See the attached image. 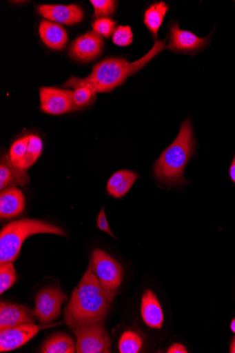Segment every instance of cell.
Returning <instances> with one entry per match:
<instances>
[{
	"label": "cell",
	"mask_w": 235,
	"mask_h": 353,
	"mask_svg": "<svg viewBox=\"0 0 235 353\" xmlns=\"http://www.w3.org/2000/svg\"><path fill=\"white\" fill-rule=\"evenodd\" d=\"M35 324H25L0 331V352L11 351L25 345L40 332Z\"/></svg>",
	"instance_id": "obj_13"
},
{
	"label": "cell",
	"mask_w": 235,
	"mask_h": 353,
	"mask_svg": "<svg viewBox=\"0 0 235 353\" xmlns=\"http://www.w3.org/2000/svg\"><path fill=\"white\" fill-rule=\"evenodd\" d=\"M196 141L190 118L181 124L176 140L166 148L153 167L156 179L167 188H183L190 180L185 178V170L195 152Z\"/></svg>",
	"instance_id": "obj_3"
},
{
	"label": "cell",
	"mask_w": 235,
	"mask_h": 353,
	"mask_svg": "<svg viewBox=\"0 0 235 353\" xmlns=\"http://www.w3.org/2000/svg\"><path fill=\"white\" fill-rule=\"evenodd\" d=\"M229 175L230 179L235 185V156L233 158L232 164L229 167Z\"/></svg>",
	"instance_id": "obj_30"
},
{
	"label": "cell",
	"mask_w": 235,
	"mask_h": 353,
	"mask_svg": "<svg viewBox=\"0 0 235 353\" xmlns=\"http://www.w3.org/2000/svg\"><path fill=\"white\" fill-rule=\"evenodd\" d=\"M167 38L156 41L151 50L140 59L129 62L124 58L111 57L99 61L92 67V72L85 78L72 77L63 85L76 88L88 85L96 93L110 92L125 83L126 79L144 68L147 64L165 49Z\"/></svg>",
	"instance_id": "obj_2"
},
{
	"label": "cell",
	"mask_w": 235,
	"mask_h": 353,
	"mask_svg": "<svg viewBox=\"0 0 235 353\" xmlns=\"http://www.w3.org/2000/svg\"><path fill=\"white\" fill-rule=\"evenodd\" d=\"M167 353H187L188 350L185 345L181 343H176L172 345L169 350H167Z\"/></svg>",
	"instance_id": "obj_29"
},
{
	"label": "cell",
	"mask_w": 235,
	"mask_h": 353,
	"mask_svg": "<svg viewBox=\"0 0 235 353\" xmlns=\"http://www.w3.org/2000/svg\"><path fill=\"white\" fill-rule=\"evenodd\" d=\"M96 225L99 230H102L103 232L109 234L110 236L116 239V237L113 234L110 228L109 223L105 214V208H103L98 214L96 219Z\"/></svg>",
	"instance_id": "obj_28"
},
{
	"label": "cell",
	"mask_w": 235,
	"mask_h": 353,
	"mask_svg": "<svg viewBox=\"0 0 235 353\" xmlns=\"http://www.w3.org/2000/svg\"><path fill=\"white\" fill-rule=\"evenodd\" d=\"M36 313L25 306L1 302L0 303V331L25 324L36 323Z\"/></svg>",
	"instance_id": "obj_12"
},
{
	"label": "cell",
	"mask_w": 235,
	"mask_h": 353,
	"mask_svg": "<svg viewBox=\"0 0 235 353\" xmlns=\"http://www.w3.org/2000/svg\"><path fill=\"white\" fill-rule=\"evenodd\" d=\"M39 34L43 42L50 49L61 50L68 42L65 29L58 23L43 20L39 26Z\"/></svg>",
	"instance_id": "obj_17"
},
{
	"label": "cell",
	"mask_w": 235,
	"mask_h": 353,
	"mask_svg": "<svg viewBox=\"0 0 235 353\" xmlns=\"http://www.w3.org/2000/svg\"><path fill=\"white\" fill-rule=\"evenodd\" d=\"M141 314L146 325L153 329H161L164 320L163 310L156 296L150 290L143 296Z\"/></svg>",
	"instance_id": "obj_16"
},
{
	"label": "cell",
	"mask_w": 235,
	"mask_h": 353,
	"mask_svg": "<svg viewBox=\"0 0 235 353\" xmlns=\"http://www.w3.org/2000/svg\"><path fill=\"white\" fill-rule=\"evenodd\" d=\"M113 42L119 47H127L130 46L133 41V34L131 28L128 26H119L112 37Z\"/></svg>",
	"instance_id": "obj_27"
},
{
	"label": "cell",
	"mask_w": 235,
	"mask_h": 353,
	"mask_svg": "<svg viewBox=\"0 0 235 353\" xmlns=\"http://www.w3.org/2000/svg\"><path fill=\"white\" fill-rule=\"evenodd\" d=\"M96 92L88 85H80L74 88L73 91L74 110H81L92 101Z\"/></svg>",
	"instance_id": "obj_23"
},
{
	"label": "cell",
	"mask_w": 235,
	"mask_h": 353,
	"mask_svg": "<svg viewBox=\"0 0 235 353\" xmlns=\"http://www.w3.org/2000/svg\"><path fill=\"white\" fill-rule=\"evenodd\" d=\"M41 111L52 115H60L74 110L73 91L54 87L39 89Z\"/></svg>",
	"instance_id": "obj_10"
},
{
	"label": "cell",
	"mask_w": 235,
	"mask_h": 353,
	"mask_svg": "<svg viewBox=\"0 0 235 353\" xmlns=\"http://www.w3.org/2000/svg\"><path fill=\"white\" fill-rule=\"evenodd\" d=\"M112 301L89 265L70 303L64 309L65 323L74 331L82 327L104 322Z\"/></svg>",
	"instance_id": "obj_1"
},
{
	"label": "cell",
	"mask_w": 235,
	"mask_h": 353,
	"mask_svg": "<svg viewBox=\"0 0 235 353\" xmlns=\"http://www.w3.org/2000/svg\"><path fill=\"white\" fill-rule=\"evenodd\" d=\"M76 344L74 339L65 333H54L46 339L40 349L43 353H74Z\"/></svg>",
	"instance_id": "obj_20"
},
{
	"label": "cell",
	"mask_w": 235,
	"mask_h": 353,
	"mask_svg": "<svg viewBox=\"0 0 235 353\" xmlns=\"http://www.w3.org/2000/svg\"><path fill=\"white\" fill-rule=\"evenodd\" d=\"M92 26L96 34L109 39L116 29V23L109 18H102L95 20Z\"/></svg>",
	"instance_id": "obj_26"
},
{
	"label": "cell",
	"mask_w": 235,
	"mask_h": 353,
	"mask_svg": "<svg viewBox=\"0 0 235 353\" xmlns=\"http://www.w3.org/2000/svg\"><path fill=\"white\" fill-rule=\"evenodd\" d=\"M38 11L50 21L68 26L79 23L84 18L83 11L76 5H43L38 7Z\"/></svg>",
	"instance_id": "obj_14"
},
{
	"label": "cell",
	"mask_w": 235,
	"mask_h": 353,
	"mask_svg": "<svg viewBox=\"0 0 235 353\" xmlns=\"http://www.w3.org/2000/svg\"><path fill=\"white\" fill-rule=\"evenodd\" d=\"M90 265L101 285L114 300L123 278L121 265L103 250L96 249Z\"/></svg>",
	"instance_id": "obj_5"
},
{
	"label": "cell",
	"mask_w": 235,
	"mask_h": 353,
	"mask_svg": "<svg viewBox=\"0 0 235 353\" xmlns=\"http://www.w3.org/2000/svg\"><path fill=\"white\" fill-rule=\"evenodd\" d=\"M68 297L58 288L48 287L36 297L35 313L41 324H49L61 314L62 305Z\"/></svg>",
	"instance_id": "obj_9"
},
{
	"label": "cell",
	"mask_w": 235,
	"mask_h": 353,
	"mask_svg": "<svg viewBox=\"0 0 235 353\" xmlns=\"http://www.w3.org/2000/svg\"><path fill=\"white\" fill-rule=\"evenodd\" d=\"M104 42L102 37L89 31L80 37L70 46V55L81 61H92L102 54Z\"/></svg>",
	"instance_id": "obj_11"
},
{
	"label": "cell",
	"mask_w": 235,
	"mask_h": 353,
	"mask_svg": "<svg viewBox=\"0 0 235 353\" xmlns=\"http://www.w3.org/2000/svg\"><path fill=\"white\" fill-rule=\"evenodd\" d=\"M143 347V341L136 332L127 331L120 338L119 350L121 353H139Z\"/></svg>",
	"instance_id": "obj_22"
},
{
	"label": "cell",
	"mask_w": 235,
	"mask_h": 353,
	"mask_svg": "<svg viewBox=\"0 0 235 353\" xmlns=\"http://www.w3.org/2000/svg\"><path fill=\"white\" fill-rule=\"evenodd\" d=\"M104 322L80 327L73 332L76 336L78 353H109L112 341L103 327Z\"/></svg>",
	"instance_id": "obj_6"
},
{
	"label": "cell",
	"mask_w": 235,
	"mask_h": 353,
	"mask_svg": "<svg viewBox=\"0 0 235 353\" xmlns=\"http://www.w3.org/2000/svg\"><path fill=\"white\" fill-rule=\"evenodd\" d=\"M43 149V141L37 135L30 134L19 138L10 147L11 163L17 169L28 171L36 163Z\"/></svg>",
	"instance_id": "obj_7"
},
{
	"label": "cell",
	"mask_w": 235,
	"mask_h": 353,
	"mask_svg": "<svg viewBox=\"0 0 235 353\" xmlns=\"http://www.w3.org/2000/svg\"><path fill=\"white\" fill-rule=\"evenodd\" d=\"M17 279V272L12 263L0 264V294L7 292Z\"/></svg>",
	"instance_id": "obj_24"
},
{
	"label": "cell",
	"mask_w": 235,
	"mask_h": 353,
	"mask_svg": "<svg viewBox=\"0 0 235 353\" xmlns=\"http://www.w3.org/2000/svg\"><path fill=\"white\" fill-rule=\"evenodd\" d=\"M28 183V171L17 169L11 163L10 155H3L0 164V189L3 190L16 185L23 186Z\"/></svg>",
	"instance_id": "obj_18"
},
{
	"label": "cell",
	"mask_w": 235,
	"mask_h": 353,
	"mask_svg": "<svg viewBox=\"0 0 235 353\" xmlns=\"http://www.w3.org/2000/svg\"><path fill=\"white\" fill-rule=\"evenodd\" d=\"M230 328L231 330L235 334V318L232 321Z\"/></svg>",
	"instance_id": "obj_32"
},
{
	"label": "cell",
	"mask_w": 235,
	"mask_h": 353,
	"mask_svg": "<svg viewBox=\"0 0 235 353\" xmlns=\"http://www.w3.org/2000/svg\"><path fill=\"white\" fill-rule=\"evenodd\" d=\"M139 175L130 170H121L115 172L108 183V194L115 198L121 199L130 191Z\"/></svg>",
	"instance_id": "obj_19"
},
{
	"label": "cell",
	"mask_w": 235,
	"mask_h": 353,
	"mask_svg": "<svg viewBox=\"0 0 235 353\" xmlns=\"http://www.w3.org/2000/svg\"><path fill=\"white\" fill-rule=\"evenodd\" d=\"M169 28L170 40L165 48L177 54L195 55L203 51L210 43V36L198 38L192 32L181 29L178 21H171Z\"/></svg>",
	"instance_id": "obj_8"
},
{
	"label": "cell",
	"mask_w": 235,
	"mask_h": 353,
	"mask_svg": "<svg viewBox=\"0 0 235 353\" xmlns=\"http://www.w3.org/2000/svg\"><path fill=\"white\" fill-rule=\"evenodd\" d=\"M170 7L164 2L152 4L145 11L144 23L154 39L158 38L159 30Z\"/></svg>",
	"instance_id": "obj_21"
},
{
	"label": "cell",
	"mask_w": 235,
	"mask_h": 353,
	"mask_svg": "<svg viewBox=\"0 0 235 353\" xmlns=\"http://www.w3.org/2000/svg\"><path fill=\"white\" fill-rule=\"evenodd\" d=\"M90 3L94 8V16L97 19L112 16L117 6L114 0H90Z\"/></svg>",
	"instance_id": "obj_25"
},
{
	"label": "cell",
	"mask_w": 235,
	"mask_h": 353,
	"mask_svg": "<svg viewBox=\"0 0 235 353\" xmlns=\"http://www.w3.org/2000/svg\"><path fill=\"white\" fill-rule=\"evenodd\" d=\"M25 207L23 192L16 186L7 188L0 194V218L9 219L23 213Z\"/></svg>",
	"instance_id": "obj_15"
},
{
	"label": "cell",
	"mask_w": 235,
	"mask_h": 353,
	"mask_svg": "<svg viewBox=\"0 0 235 353\" xmlns=\"http://www.w3.org/2000/svg\"><path fill=\"white\" fill-rule=\"evenodd\" d=\"M41 234L66 236L63 230L39 220L23 219L6 224L0 232V264L14 262L25 240Z\"/></svg>",
	"instance_id": "obj_4"
},
{
	"label": "cell",
	"mask_w": 235,
	"mask_h": 353,
	"mask_svg": "<svg viewBox=\"0 0 235 353\" xmlns=\"http://www.w3.org/2000/svg\"><path fill=\"white\" fill-rule=\"evenodd\" d=\"M229 352L235 353V337H234L232 341Z\"/></svg>",
	"instance_id": "obj_31"
}]
</instances>
